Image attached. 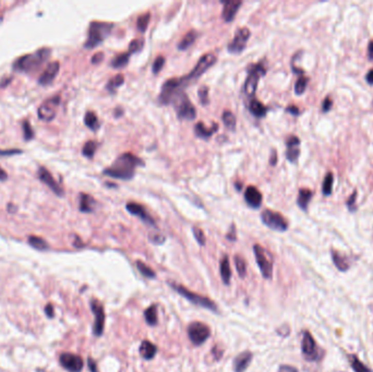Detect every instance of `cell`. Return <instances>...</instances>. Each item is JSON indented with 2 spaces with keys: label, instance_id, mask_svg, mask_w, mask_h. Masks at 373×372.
Returning a JSON list of instances; mask_svg holds the SVG:
<instances>
[{
  "label": "cell",
  "instance_id": "cell-1",
  "mask_svg": "<svg viewBox=\"0 0 373 372\" xmlns=\"http://www.w3.org/2000/svg\"><path fill=\"white\" fill-rule=\"evenodd\" d=\"M143 165L144 162L138 156L131 153H125L117 157L109 167L104 169V175L117 179L130 180L133 178L135 169Z\"/></svg>",
  "mask_w": 373,
  "mask_h": 372
},
{
  "label": "cell",
  "instance_id": "cell-2",
  "mask_svg": "<svg viewBox=\"0 0 373 372\" xmlns=\"http://www.w3.org/2000/svg\"><path fill=\"white\" fill-rule=\"evenodd\" d=\"M113 29H114L113 23L99 22V21H94L90 23L89 36L86 44H84V47L88 49H92L98 46L110 35Z\"/></svg>",
  "mask_w": 373,
  "mask_h": 372
},
{
  "label": "cell",
  "instance_id": "cell-3",
  "mask_svg": "<svg viewBox=\"0 0 373 372\" xmlns=\"http://www.w3.org/2000/svg\"><path fill=\"white\" fill-rule=\"evenodd\" d=\"M50 55V49L48 48H42L37 50L36 53L29 54L20 57L13 65L14 69L18 71H25L29 72L32 70H35L37 68L44 64Z\"/></svg>",
  "mask_w": 373,
  "mask_h": 372
},
{
  "label": "cell",
  "instance_id": "cell-4",
  "mask_svg": "<svg viewBox=\"0 0 373 372\" xmlns=\"http://www.w3.org/2000/svg\"><path fill=\"white\" fill-rule=\"evenodd\" d=\"M172 103L175 106L177 117L180 120H193L197 117V109L192 105L188 95H185L183 91L178 93L174 97Z\"/></svg>",
  "mask_w": 373,
  "mask_h": 372
},
{
  "label": "cell",
  "instance_id": "cell-5",
  "mask_svg": "<svg viewBox=\"0 0 373 372\" xmlns=\"http://www.w3.org/2000/svg\"><path fill=\"white\" fill-rule=\"evenodd\" d=\"M253 252L256 256L257 263L262 273V276L266 280L272 278L273 275V257L271 253L264 249L261 244H254Z\"/></svg>",
  "mask_w": 373,
  "mask_h": 372
},
{
  "label": "cell",
  "instance_id": "cell-6",
  "mask_svg": "<svg viewBox=\"0 0 373 372\" xmlns=\"http://www.w3.org/2000/svg\"><path fill=\"white\" fill-rule=\"evenodd\" d=\"M171 286L173 287V290L176 291L178 294L181 295L182 297H184L185 299H188L190 302L197 304V306L206 308L211 311H217V306L214 303V301H212L211 299L203 297L201 295H198L196 293H192L191 291H189L188 288H185L182 285L180 284H171Z\"/></svg>",
  "mask_w": 373,
  "mask_h": 372
},
{
  "label": "cell",
  "instance_id": "cell-7",
  "mask_svg": "<svg viewBox=\"0 0 373 372\" xmlns=\"http://www.w3.org/2000/svg\"><path fill=\"white\" fill-rule=\"evenodd\" d=\"M186 84L183 78H173L167 80L162 87V92L159 94V101L162 104L172 103L174 97L178 93L182 92Z\"/></svg>",
  "mask_w": 373,
  "mask_h": 372
},
{
  "label": "cell",
  "instance_id": "cell-8",
  "mask_svg": "<svg viewBox=\"0 0 373 372\" xmlns=\"http://www.w3.org/2000/svg\"><path fill=\"white\" fill-rule=\"evenodd\" d=\"M266 73V70L264 66L262 64L253 65L249 69V74L247 77V80L244 82V93L248 97H253L256 94L258 84L260 82L261 77Z\"/></svg>",
  "mask_w": 373,
  "mask_h": 372
},
{
  "label": "cell",
  "instance_id": "cell-9",
  "mask_svg": "<svg viewBox=\"0 0 373 372\" xmlns=\"http://www.w3.org/2000/svg\"><path fill=\"white\" fill-rule=\"evenodd\" d=\"M301 352L308 361H319L322 358V352L309 331H304L302 334Z\"/></svg>",
  "mask_w": 373,
  "mask_h": 372
},
{
  "label": "cell",
  "instance_id": "cell-10",
  "mask_svg": "<svg viewBox=\"0 0 373 372\" xmlns=\"http://www.w3.org/2000/svg\"><path fill=\"white\" fill-rule=\"evenodd\" d=\"M215 63H216V56L213 53H209V54H205L204 56H202L199 59V61L197 63L196 67H194L193 69L190 71V73L188 75H185V77H183L184 82L188 84L192 81L198 80L201 75L204 72H206L209 68H211Z\"/></svg>",
  "mask_w": 373,
  "mask_h": 372
},
{
  "label": "cell",
  "instance_id": "cell-11",
  "mask_svg": "<svg viewBox=\"0 0 373 372\" xmlns=\"http://www.w3.org/2000/svg\"><path fill=\"white\" fill-rule=\"evenodd\" d=\"M261 219L264 225L276 232H286L288 230V222L286 218L278 212L272 210H264L261 213Z\"/></svg>",
  "mask_w": 373,
  "mask_h": 372
},
{
  "label": "cell",
  "instance_id": "cell-12",
  "mask_svg": "<svg viewBox=\"0 0 373 372\" xmlns=\"http://www.w3.org/2000/svg\"><path fill=\"white\" fill-rule=\"evenodd\" d=\"M210 327L202 322H192L188 326L189 340L194 346H201L210 337Z\"/></svg>",
  "mask_w": 373,
  "mask_h": 372
},
{
  "label": "cell",
  "instance_id": "cell-13",
  "mask_svg": "<svg viewBox=\"0 0 373 372\" xmlns=\"http://www.w3.org/2000/svg\"><path fill=\"white\" fill-rule=\"evenodd\" d=\"M251 32L248 28H241L237 30L234 39L228 44V52L231 54H240L247 46V42L249 40Z\"/></svg>",
  "mask_w": 373,
  "mask_h": 372
},
{
  "label": "cell",
  "instance_id": "cell-14",
  "mask_svg": "<svg viewBox=\"0 0 373 372\" xmlns=\"http://www.w3.org/2000/svg\"><path fill=\"white\" fill-rule=\"evenodd\" d=\"M60 103V97L55 96L46 99L38 108L39 119L44 121H52L56 116V109Z\"/></svg>",
  "mask_w": 373,
  "mask_h": 372
},
{
  "label": "cell",
  "instance_id": "cell-15",
  "mask_svg": "<svg viewBox=\"0 0 373 372\" xmlns=\"http://www.w3.org/2000/svg\"><path fill=\"white\" fill-rule=\"evenodd\" d=\"M91 308L93 314L95 316V322L94 327H93V333L95 336H100L104 332V325H105V311L104 307L98 300H92L91 301Z\"/></svg>",
  "mask_w": 373,
  "mask_h": 372
},
{
  "label": "cell",
  "instance_id": "cell-16",
  "mask_svg": "<svg viewBox=\"0 0 373 372\" xmlns=\"http://www.w3.org/2000/svg\"><path fill=\"white\" fill-rule=\"evenodd\" d=\"M59 360H60V365L69 372H81L83 369V359L78 355L64 353Z\"/></svg>",
  "mask_w": 373,
  "mask_h": 372
},
{
  "label": "cell",
  "instance_id": "cell-17",
  "mask_svg": "<svg viewBox=\"0 0 373 372\" xmlns=\"http://www.w3.org/2000/svg\"><path fill=\"white\" fill-rule=\"evenodd\" d=\"M126 209L128 212L132 215H135L138 216L142 222H144L148 225H151V226H156V223L154 221V218L152 217L148 211L144 209V206H142L141 204H139V203H135V202H129L127 203L126 205Z\"/></svg>",
  "mask_w": 373,
  "mask_h": 372
},
{
  "label": "cell",
  "instance_id": "cell-18",
  "mask_svg": "<svg viewBox=\"0 0 373 372\" xmlns=\"http://www.w3.org/2000/svg\"><path fill=\"white\" fill-rule=\"evenodd\" d=\"M286 157L291 163H296L300 155V140L296 135H291L286 140Z\"/></svg>",
  "mask_w": 373,
  "mask_h": 372
},
{
  "label": "cell",
  "instance_id": "cell-19",
  "mask_svg": "<svg viewBox=\"0 0 373 372\" xmlns=\"http://www.w3.org/2000/svg\"><path fill=\"white\" fill-rule=\"evenodd\" d=\"M38 177H39V179L42 181H43L44 183H46L48 185V187L57 194V196H64V190H63V188L54 179V177L52 176V174H50L45 167H39V169H38Z\"/></svg>",
  "mask_w": 373,
  "mask_h": 372
},
{
  "label": "cell",
  "instance_id": "cell-20",
  "mask_svg": "<svg viewBox=\"0 0 373 372\" xmlns=\"http://www.w3.org/2000/svg\"><path fill=\"white\" fill-rule=\"evenodd\" d=\"M244 200L252 209H259L262 204V194L253 185H249L244 192Z\"/></svg>",
  "mask_w": 373,
  "mask_h": 372
},
{
  "label": "cell",
  "instance_id": "cell-21",
  "mask_svg": "<svg viewBox=\"0 0 373 372\" xmlns=\"http://www.w3.org/2000/svg\"><path fill=\"white\" fill-rule=\"evenodd\" d=\"M59 68H60V65H59L58 61H54L52 64H49L45 69V71L40 74V77L38 79V83L42 84V86H47V84L52 83L59 72Z\"/></svg>",
  "mask_w": 373,
  "mask_h": 372
},
{
  "label": "cell",
  "instance_id": "cell-22",
  "mask_svg": "<svg viewBox=\"0 0 373 372\" xmlns=\"http://www.w3.org/2000/svg\"><path fill=\"white\" fill-rule=\"evenodd\" d=\"M224 8H223V19L225 20V22H231L234 20L236 13L238 12L239 8L241 7L242 3L241 2H222Z\"/></svg>",
  "mask_w": 373,
  "mask_h": 372
},
{
  "label": "cell",
  "instance_id": "cell-23",
  "mask_svg": "<svg viewBox=\"0 0 373 372\" xmlns=\"http://www.w3.org/2000/svg\"><path fill=\"white\" fill-rule=\"evenodd\" d=\"M330 255H332V259L335 266L337 267V270H340L341 272H346L348 271L350 267V263H349V259L347 256L343 255L342 252L336 251L335 249L330 250Z\"/></svg>",
  "mask_w": 373,
  "mask_h": 372
},
{
  "label": "cell",
  "instance_id": "cell-24",
  "mask_svg": "<svg viewBox=\"0 0 373 372\" xmlns=\"http://www.w3.org/2000/svg\"><path fill=\"white\" fill-rule=\"evenodd\" d=\"M251 360H252V354L250 352H243L239 354L234 360L235 372H243L250 365Z\"/></svg>",
  "mask_w": 373,
  "mask_h": 372
},
{
  "label": "cell",
  "instance_id": "cell-25",
  "mask_svg": "<svg viewBox=\"0 0 373 372\" xmlns=\"http://www.w3.org/2000/svg\"><path fill=\"white\" fill-rule=\"evenodd\" d=\"M217 130H218V125L215 122L212 125L211 128H206L204 123H203L202 121L198 122L196 126H194V133L197 134V137H199L201 139L211 138Z\"/></svg>",
  "mask_w": 373,
  "mask_h": 372
},
{
  "label": "cell",
  "instance_id": "cell-26",
  "mask_svg": "<svg viewBox=\"0 0 373 372\" xmlns=\"http://www.w3.org/2000/svg\"><path fill=\"white\" fill-rule=\"evenodd\" d=\"M219 272H220V277H222L224 284L230 285L231 280H232V270H231L230 260H228L227 256H224L222 259H220Z\"/></svg>",
  "mask_w": 373,
  "mask_h": 372
},
{
  "label": "cell",
  "instance_id": "cell-27",
  "mask_svg": "<svg viewBox=\"0 0 373 372\" xmlns=\"http://www.w3.org/2000/svg\"><path fill=\"white\" fill-rule=\"evenodd\" d=\"M96 206V201L90 194L81 193L80 194V211L83 213H91Z\"/></svg>",
  "mask_w": 373,
  "mask_h": 372
},
{
  "label": "cell",
  "instance_id": "cell-28",
  "mask_svg": "<svg viewBox=\"0 0 373 372\" xmlns=\"http://www.w3.org/2000/svg\"><path fill=\"white\" fill-rule=\"evenodd\" d=\"M139 350H140L141 356L144 359L151 360V359H153L155 357L157 348H156V346L153 343H151L149 341H143L141 343V345H140V349Z\"/></svg>",
  "mask_w": 373,
  "mask_h": 372
},
{
  "label": "cell",
  "instance_id": "cell-29",
  "mask_svg": "<svg viewBox=\"0 0 373 372\" xmlns=\"http://www.w3.org/2000/svg\"><path fill=\"white\" fill-rule=\"evenodd\" d=\"M313 196V193L310 189L307 188H302L299 190V194L298 198H297V203H298L299 208L302 211H307L308 210V205L311 201V198Z\"/></svg>",
  "mask_w": 373,
  "mask_h": 372
},
{
  "label": "cell",
  "instance_id": "cell-30",
  "mask_svg": "<svg viewBox=\"0 0 373 372\" xmlns=\"http://www.w3.org/2000/svg\"><path fill=\"white\" fill-rule=\"evenodd\" d=\"M198 37V32L196 30H191L182 37V39L178 44V49L179 50H186L189 47L193 45Z\"/></svg>",
  "mask_w": 373,
  "mask_h": 372
},
{
  "label": "cell",
  "instance_id": "cell-31",
  "mask_svg": "<svg viewBox=\"0 0 373 372\" xmlns=\"http://www.w3.org/2000/svg\"><path fill=\"white\" fill-rule=\"evenodd\" d=\"M249 111L257 118H263L266 115L267 108L258 99H252L249 104Z\"/></svg>",
  "mask_w": 373,
  "mask_h": 372
},
{
  "label": "cell",
  "instance_id": "cell-32",
  "mask_svg": "<svg viewBox=\"0 0 373 372\" xmlns=\"http://www.w3.org/2000/svg\"><path fill=\"white\" fill-rule=\"evenodd\" d=\"M350 366L355 372H373L369 367H367L364 363L356 356V355H349L348 356Z\"/></svg>",
  "mask_w": 373,
  "mask_h": 372
},
{
  "label": "cell",
  "instance_id": "cell-33",
  "mask_svg": "<svg viewBox=\"0 0 373 372\" xmlns=\"http://www.w3.org/2000/svg\"><path fill=\"white\" fill-rule=\"evenodd\" d=\"M144 318H146L147 323L151 326H154L157 324V307L156 304H152L150 306L146 312H144Z\"/></svg>",
  "mask_w": 373,
  "mask_h": 372
},
{
  "label": "cell",
  "instance_id": "cell-34",
  "mask_svg": "<svg viewBox=\"0 0 373 372\" xmlns=\"http://www.w3.org/2000/svg\"><path fill=\"white\" fill-rule=\"evenodd\" d=\"M84 123L93 131H97L99 128V121L94 112H88L84 116Z\"/></svg>",
  "mask_w": 373,
  "mask_h": 372
},
{
  "label": "cell",
  "instance_id": "cell-35",
  "mask_svg": "<svg viewBox=\"0 0 373 372\" xmlns=\"http://www.w3.org/2000/svg\"><path fill=\"white\" fill-rule=\"evenodd\" d=\"M125 83V77L123 74H117L115 75V77H113L112 79H110L107 83L106 86V89L108 92L112 93V94H114V93L117 91V89L121 87L122 84Z\"/></svg>",
  "mask_w": 373,
  "mask_h": 372
},
{
  "label": "cell",
  "instance_id": "cell-36",
  "mask_svg": "<svg viewBox=\"0 0 373 372\" xmlns=\"http://www.w3.org/2000/svg\"><path fill=\"white\" fill-rule=\"evenodd\" d=\"M130 59V54L129 53H122L117 55L116 57L113 58L112 60V67L116 68V69H119V68H123L125 66L128 65Z\"/></svg>",
  "mask_w": 373,
  "mask_h": 372
},
{
  "label": "cell",
  "instance_id": "cell-37",
  "mask_svg": "<svg viewBox=\"0 0 373 372\" xmlns=\"http://www.w3.org/2000/svg\"><path fill=\"white\" fill-rule=\"evenodd\" d=\"M222 119H223V122H224L226 128H228L232 131H234L236 129V125H237L236 117L232 112L225 111L223 113V115H222Z\"/></svg>",
  "mask_w": 373,
  "mask_h": 372
},
{
  "label": "cell",
  "instance_id": "cell-38",
  "mask_svg": "<svg viewBox=\"0 0 373 372\" xmlns=\"http://www.w3.org/2000/svg\"><path fill=\"white\" fill-rule=\"evenodd\" d=\"M29 243L32 247L36 248L38 250H46L49 247L48 243L43 238H40V237H37V236H30Z\"/></svg>",
  "mask_w": 373,
  "mask_h": 372
},
{
  "label": "cell",
  "instance_id": "cell-39",
  "mask_svg": "<svg viewBox=\"0 0 373 372\" xmlns=\"http://www.w3.org/2000/svg\"><path fill=\"white\" fill-rule=\"evenodd\" d=\"M333 182H334V177L332 173H327L325 178L323 180V184H322V191H323L324 196H329L333 190Z\"/></svg>",
  "mask_w": 373,
  "mask_h": 372
},
{
  "label": "cell",
  "instance_id": "cell-40",
  "mask_svg": "<svg viewBox=\"0 0 373 372\" xmlns=\"http://www.w3.org/2000/svg\"><path fill=\"white\" fill-rule=\"evenodd\" d=\"M150 20H151V13L150 12H147L144 14H141L138 20H137V29L141 32V33H144L147 31L148 27H149V23H150Z\"/></svg>",
  "mask_w": 373,
  "mask_h": 372
},
{
  "label": "cell",
  "instance_id": "cell-41",
  "mask_svg": "<svg viewBox=\"0 0 373 372\" xmlns=\"http://www.w3.org/2000/svg\"><path fill=\"white\" fill-rule=\"evenodd\" d=\"M96 149H97V143L95 141H88L83 147L82 154L89 158H92L95 154Z\"/></svg>",
  "mask_w": 373,
  "mask_h": 372
},
{
  "label": "cell",
  "instance_id": "cell-42",
  "mask_svg": "<svg viewBox=\"0 0 373 372\" xmlns=\"http://www.w3.org/2000/svg\"><path fill=\"white\" fill-rule=\"evenodd\" d=\"M308 82H309V79L303 77V75H301V77L298 78V80H297V82L295 84V93L297 95L303 94L304 91H306V89H307Z\"/></svg>",
  "mask_w": 373,
  "mask_h": 372
},
{
  "label": "cell",
  "instance_id": "cell-43",
  "mask_svg": "<svg viewBox=\"0 0 373 372\" xmlns=\"http://www.w3.org/2000/svg\"><path fill=\"white\" fill-rule=\"evenodd\" d=\"M137 267L143 276H146L148 278H155L156 274L154 271L150 266H148L146 263H143L142 261H137Z\"/></svg>",
  "mask_w": 373,
  "mask_h": 372
},
{
  "label": "cell",
  "instance_id": "cell-44",
  "mask_svg": "<svg viewBox=\"0 0 373 372\" xmlns=\"http://www.w3.org/2000/svg\"><path fill=\"white\" fill-rule=\"evenodd\" d=\"M235 264H236L237 272H238L239 276L241 278H243L245 276V274H247V264H245V261L240 256H236Z\"/></svg>",
  "mask_w": 373,
  "mask_h": 372
},
{
  "label": "cell",
  "instance_id": "cell-45",
  "mask_svg": "<svg viewBox=\"0 0 373 372\" xmlns=\"http://www.w3.org/2000/svg\"><path fill=\"white\" fill-rule=\"evenodd\" d=\"M144 46V39L142 38H137V39H133L130 42L129 44V48H128V53L131 55L133 53H139L142 50Z\"/></svg>",
  "mask_w": 373,
  "mask_h": 372
},
{
  "label": "cell",
  "instance_id": "cell-46",
  "mask_svg": "<svg viewBox=\"0 0 373 372\" xmlns=\"http://www.w3.org/2000/svg\"><path fill=\"white\" fill-rule=\"evenodd\" d=\"M192 233H193L194 238H196V240L198 241V243L200 244V246H204L205 242H206L204 232H203L200 227L194 226V227H192Z\"/></svg>",
  "mask_w": 373,
  "mask_h": 372
},
{
  "label": "cell",
  "instance_id": "cell-47",
  "mask_svg": "<svg viewBox=\"0 0 373 372\" xmlns=\"http://www.w3.org/2000/svg\"><path fill=\"white\" fill-rule=\"evenodd\" d=\"M164 65H165V57L164 56L156 57V59L153 63V66H152V71H153L154 74L159 73L160 71H162Z\"/></svg>",
  "mask_w": 373,
  "mask_h": 372
},
{
  "label": "cell",
  "instance_id": "cell-48",
  "mask_svg": "<svg viewBox=\"0 0 373 372\" xmlns=\"http://www.w3.org/2000/svg\"><path fill=\"white\" fill-rule=\"evenodd\" d=\"M199 94V99L201 101V104L203 106H206L210 103V98H209V89L208 87H201L198 91Z\"/></svg>",
  "mask_w": 373,
  "mask_h": 372
},
{
  "label": "cell",
  "instance_id": "cell-49",
  "mask_svg": "<svg viewBox=\"0 0 373 372\" xmlns=\"http://www.w3.org/2000/svg\"><path fill=\"white\" fill-rule=\"evenodd\" d=\"M149 239L151 242H153L155 244H162L165 242L166 237L160 233H151L149 235Z\"/></svg>",
  "mask_w": 373,
  "mask_h": 372
},
{
  "label": "cell",
  "instance_id": "cell-50",
  "mask_svg": "<svg viewBox=\"0 0 373 372\" xmlns=\"http://www.w3.org/2000/svg\"><path fill=\"white\" fill-rule=\"evenodd\" d=\"M23 134H24V139L25 140H31L34 137V131L32 129V127L30 125V122L28 120H25L23 122Z\"/></svg>",
  "mask_w": 373,
  "mask_h": 372
},
{
  "label": "cell",
  "instance_id": "cell-51",
  "mask_svg": "<svg viewBox=\"0 0 373 372\" xmlns=\"http://www.w3.org/2000/svg\"><path fill=\"white\" fill-rule=\"evenodd\" d=\"M356 197H357V191H354V193L350 196V198L347 200V206H348V209L350 211H355L356 210Z\"/></svg>",
  "mask_w": 373,
  "mask_h": 372
},
{
  "label": "cell",
  "instance_id": "cell-52",
  "mask_svg": "<svg viewBox=\"0 0 373 372\" xmlns=\"http://www.w3.org/2000/svg\"><path fill=\"white\" fill-rule=\"evenodd\" d=\"M330 108H332V99L330 97H326L322 103V112L327 113Z\"/></svg>",
  "mask_w": 373,
  "mask_h": 372
},
{
  "label": "cell",
  "instance_id": "cell-53",
  "mask_svg": "<svg viewBox=\"0 0 373 372\" xmlns=\"http://www.w3.org/2000/svg\"><path fill=\"white\" fill-rule=\"evenodd\" d=\"M278 372H298V369L293 367V366H288V365H282L278 369Z\"/></svg>",
  "mask_w": 373,
  "mask_h": 372
},
{
  "label": "cell",
  "instance_id": "cell-54",
  "mask_svg": "<svg viewBox=\"0 0 373 372\" xmlns=\"http://www.w3.org/2000/svg\"><path fill=\"white\" fill-rule=\"evenodd\" d=\"M103 59H104V54L103 53H96L94 56H93L92 57V64H94V65H96V64H99L101 60H103Z\"/></svg>",
  "mask_w": 373,
  "mask_h": 372
},
{
  "label": "cell",
  "instance_id": "cell-55",
  "mask_svg": "<svg viewBox=\"0 0 373 372\" xmlns=\"http://www.w3.org/2000/svg\"><path fill=\"white\" fill-rule=\"evenodd\" d=\"M231 230H232V232H230V233L227 234V239L228 240H232V241H235L237 239V237H236V228H235V225L234 224L232 225Z\"/></svg>",
  "mask_w": 373,
  "mask_h": 372
},
{
  "label": "cell",
  "instance_id": "cell-56",
  "mask_svg": "<svg viewBox=\"0 0 373 372\" xmlns=\"http://www.w3.org/2000/svg\"><path fill=\"white\" fill-rule=\"evenodd\" d=\"M286 111H287L288 113H291L292 115H295V116H298V115L300 114L299 108H298V107H296L295 105H292V106H289V107H287V108H286Z\"/></svg>",
  "mask_w": 373,
  "mask_h": 372
},
{
  "label": "cell",
  "instance_id": "cell-57",
  "mask_svg": "<svg viewBox=\"0 0 373 372\" xmlns=\"http://www.w3.org/2000/svg\"><path fill=\"white\" fill-rule=\"evenodd\" d=\"M45 311H46V315L49 317V318H53L54 317V307L52 303H49L46 306L45 308Z\"/></svg>",
  "mask_w": 373,
  "mask_h": 372
},
{
  "label": "cell",
  "instance_id": "cell-58",
  "mask_svg": "<svg viewBox=\"0 0 373 372\" xmlns=\"http://www.w3.org/2000/svg\"><path fill=\"white\" fill-rule=\"evenodd\" d=\"M89 368L91 370V372H97V367L95 361L93 360L92 358H89Z\"/></svg>",
  "mask_w": 373,
  "mask_h": 372
},
{
  "label": "cell",
  "instance_id": "cell-59",
  "mask_svg": "<svg viewBox=\"0 0 373 372\" xmlns=\"http://www.w3.org/2000/svg\"><path fill=\"white\" fill-rule=\"evenodd\" d=\"M16 153H21V151L18 150H11V151H2L0 150V155H12Z\"/></svg>",
  "mask_w": 373,
  "mask_h": 372
},
{
  "label": "cell",
  "instance_id": "cell-60",
  "mask_svg": "<svg viewBox=\"0 0 373 372\" xmlns=\"http://www.w3.org/2000/svg\"><path fill=\"white\" fill-rule=\"evenodd\" d=\"M277 163V156H276V151H272V155H271V159H270V164L272 166H275Z\"/></svg>",
  "mask_w": 373,
  "mask_h": 372
},
{
  "label": "cell",
  "instance_id": "cell-61",
  "mask_svg": "<svg viewBox=\"0 0 373 372\" xmlns=\"http://www.w3.org/2000/svg\"><path fill=\"white\" fill-rule=\"evenodd\" d=\"M366 80H367V82H368L369 84H371V86H373V69H371V70L368 72L367 77H366Z\"/></svg>",
  "mask_w": 373,
  "mask_h": 372
},
{
  "label": "cell",
  "instance_id": "cell-62",
  "mask_svg": "<svg viewBox=\"0 0 373 372\" xmlns=\"http://www.w3.org/2000/svg\"><path fill=\"white\" fill-rule=\"evenodd\" d=\"M368 52H369V58L373 59V39L369 43L368 46Z\"/></svg>",
  "mask_w": 373,
  "mask_h": 372
},
{
  "label": "cell",
  "instance_id": "cell-63",
  "mask_svg": "<svg viewBox=\"0 0 373 372\" xmlns=\"http://www.w3.org/2000/svg\"><path fill=\"white\" fill-rule=\"evenodd\" d=\"M7 177H8L7 173L4 171L2 167H0V180H6Z\"/></svg>",
  "mask_w": 373,
  "mask_h": 372
}]
</instances>
